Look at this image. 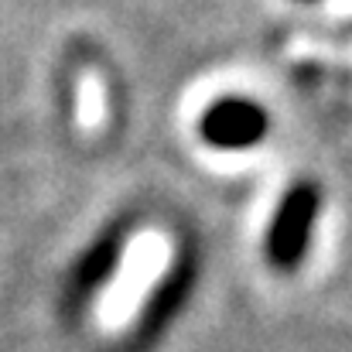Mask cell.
I'll list each match as a JSON object with an SVG mask.
<instances>
[{
    "mask_svg": "<svg viewBox=\"0 0 352 352\" xmlns=\"http://www.w3.org/2000/svg\"><path fill=\"white\" fill-rule=\"evenodd\" d=\"M206 133L219 144H250L263 133V113L250 103H223L206 120Z\"/></svg>",
    "mask_w": 352,
    "mask_h": 352,
    "instance_id": "obj_3",
    "label": "cell"
},
{
    "mask_svg": "<svg viewBox=\"0 0 352 352\" xmlns=\"http://www.w3.org/2000/svg\"><path fill=\"white\" fill-rule=\"evenodd\" d=\"M315 192L311 188H294L287 195V202L280 206V216H277V226L270 236V253L277 263L284 267H294L298 256L305 253L308 246V233H311V223H315Z\"/></svg>",
    "mask_w": 352,
    "mask_h": 352,
    "instance_id": "obj_2",
    "label": "cell"
},
{
    "mask_svg": "<svg viewBox=\"0 0 352 352\" xmlns=\"http://www.w3.org/2000/svg\"><path fill=\"white\" fill-rule=\"evenodd\" d=\"M76 120H79V126L86 133L89 130H100L103 120H107V93H103V82H100L96 72H82V79H79Z\"/></svg>",
    "mask_w": 352,
    "mask_h": 352,
    "instance_id": "obj_4",
    "label": "cell"
},
{
    "mask_svg": "<svg viewBox=\"0 0 352 352\" xmlns=\"http://www.w3.org/2000/svg\"><path fill=\"white\" fill-rule=\"evenodd\" d=\"M171 256H175V243L168 239L164 230H137L126 239L117 274L110 277L96 305V322L107 336H120L137 322L151 291L168 274Z\"/></svg>",
    "mask_w": 352,
    "mask_h": 352,
    "instance_id": "obj_1",
    "label": "cell"
}]
</instances>
